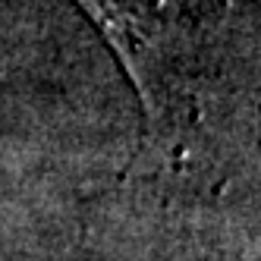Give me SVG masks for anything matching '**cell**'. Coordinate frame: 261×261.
Segmentation results:
<instances>
[{
    "label": "cell",
    "instance_id": "6da1fadb",
    "mask_svg": "<svg viewBox=\"0 0 261 261\" xmlns=\"http://www.w3.org/2000/svg\"><path fill=\"white\" fill-rule=\"evenodd\" d=\"M120 57L129 82L142 95L145 114L158 117L164 66L170 60V32L148 0H76Z\"/></svg>",
    "mask_w": 261,
    "mask_h": 261
}]
</instances>
